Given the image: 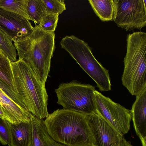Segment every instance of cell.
<instances>
[{
  "label": "cell",
  "mask_w": 146,
  "mask_h": 146,
  "mask_svg": "<svg viewBox=\"0 0 146 146\" xmlns=\"http://www.w3.org/2000/svg\"><path fill=\"white\" fill-rule=\"evenodd\" d=\"M27 10L30 21H33L35 25L39 24L46 14L42 0H29Z\"/></svg>",
  "instance_id": "cell-18"
},
{
  "label": "cell",
  "mask_w": 146,
  "mask_h": 146,
  "mask_svg": "<svg viewBox=\"0 0 146 146\" xmlns=\"http://www.w3.org/2000/svg\"><path fill=\"white\" fill-rule=\"evenodd\" d=\"M94 146V145H93V146Z\"/></svg>",
  "instance_id": "cell-27"
},
{
  "label": "cell",
  "mask_w": 146,
  "mask_h": 146,
  "mask_svg": "<svg viewBox=\"0 0 146 146\" xmlns=\"http://www.w3.org/2000/svg\"><path fill=\"white\" fill-rule=\"evenodd\" d=\"M11 64L19 94L27 109L39 119L47 117L48 95L45 84L23 59L11 61Z\"/></svg>",
  "instance_id": "cell-3"
},
{
  "label": "cell",
  "mask_w": 146,
  "mask_h": 146,
  "mask_svg": "<svg viewBox=\"0 0 146 146\" xmlns=\"http://www.w3.org/2000/svg\"><path fill=\"white\" fill-rule=\"evenodd\" d=\"M0 104L7 121L12 124L27 122L31 121V113L0 90Z\"/></svg>",
  "instance_id": "cell-12"
},
{
  "label": "cell",
  "mask_w": 146,
  "mask_h": 146,
  "mask_svg": "<svg viewBox=\"0 0 146 146\" xmlns=\"http://www.w3.org/2000/svg\"><path fill=\"white\" fill-rule=\"evenodd\" d=\"M95 146H116L122 135L97 113L86 115Z\"/></svg>",
  "instance_id": "cell-10"
},
{
  "label": "cell",
  "mask_w": 146,
  "mask_h": 146,
  "mask_svg": "<svg viewBox=\"0 0 146 146\" xmlns=\"http://www.w3.org/2000/svg\"><path fill=\"white\" fill-rule=\"evenodd\" d=\"M29 0H0V8L30 21L27 6Z\"/></svg>",
  "instance_id": "cell-17"
},
{
  "label": "cell",
  "mask_w": 146,
  "mask_h": 146,
  "mask_svg": "<svg viewBox=\"0 0 146 146\" xmlns=\"http://www.w3.org/2000/svg\"><path fill=\"white\" fill-rule=\"evenodd\" d=\"M44 123L49 134L58 143L67 146L95 145L86 115L58 109L49 114Z\"/></svg>",
  "instance_id": "cell-1"
},
{
  "label": "cell",
  "mask_w": 146,
  "mask_h": 146,
  "mask_svg": "<svg viewBox=\"0 0 146 146\" xmlns=\"http://www.w3.org/2000/svg\"><path fill=\"white\" fill-rule=\"evenodd\" d=\"M58 14H46L43 17L38 26L46 31L54 32L57 25Z\"/></svg>",
  "instance_id": "cell-20"
},
{
  "label": "cell",
  "mask_w": 146,
  "mask_h": 146,
  "mask_svg": "<svg viewBox=\"0 0 146 146\" xmlns=\"http://www.w3.org/2000/svg\"><path fill=\"white\" fill-rule=\"evenodd\" d=\"M117 145V146H133L130 141H127L125 139L123 135L121 137Z\"/></svg>",
  "instance_id": "cell-24"
},
{
  "label": "cell",
  "mask_w": 146,
  "mask_h": 146,
  "mask_svg": "<svg viewBox=\"0 0 146 146\" xmlns=\"http://www.w3.org/2000/svg\"><path fill=\"white\" fill-rule=\"evenodd\" d=\"M11 141L10 146H30L32 137L31 121L17 124L10 123Z\"/></svg>",
  "instance_id": "cell-14"
},
{
  "label": "cell",
  "mask_w": 146,
  "mask_h": 146,
  "mask_svg": "<svg viewBox=\"0 0 146 146\" xmlns=\"http://www.w3.org/2000/svg\"><path fill=\"white\" fill-rule=\"evenodd\" d=\"M34 29L29 20L0 8V30L12 41L27 36Z\"/></svg>",
  "instance_id": "cell-9"
},
{
  "label": "cell",
  "mask_w": 146,
  "mask_h": 146,
  "mask_svg": "<svg viewBox=\"0 0 146 146\" xmlns=\"http://www.w3.org/2000/svg\"><path fill=\"white\" fill-rule=\"evenodd\" d=\"M94 86L76 82L60 84L55 92L63 109L86 115L96 113Z\"/></svg>",
  "instance_id": "cell-6"
},
{
  "label": "cell",
  "mask_w": 146,
  "mask_h": 146,
  "mask_svg": "<svg viewBox=\"0 0 146 146\" xmlns=\"http://www.w3.org/2000/svg\"><path fill=\"white\" fill-rule=\"evenodd\" d=\"M0 79L13 92L19 95L13 75L11 61L0 50Z\"/></svg>",
  "instance_id": "cell-16"
},
{
  "label": "cell",
  "mask_w": 146,
  "mask_h": 146,
  "mask_svg": "<svg viewBox=\"0 0 146 146\" xmlns=\"http://www.w3.org/2000/svg\"><path fill=\"white\" fill-rule=\"evenodd\" d=\"M116 146H117V145H116Z\"/></svg>",
  "instance_id": "cell-26"
},
{
  "label": "cell",
  "mask_w": 146,
  "mask_h": 146,
  "mask_svg": "<svg viewBox=\"0 0 146 146\" xmlns=\"http://www.w3.org/2000/svg\"><path fill=\"white\" fill-rule=\"evenodd\" d=\"M0 88L11 99L27 109L19 95L13 92L0 79Z\"/></svg>",
  "instance_id": "cell-23"
},
{
  "label": "cell",
  "mask_w": 146,
  "mask_h": 146,
  "mask_svg": "<svg viewBox=\"0 0 146 146\" xmlns=\"http://www.w3.org/2000/svg\"><path fill=\"white\" fill-rule=\"evenodd\" d=\"M46 14H61L66 10L64 0H42Z\"/></svg>",
  "instance_id": "cell-21"
},
{
  "label": "cell",
  "mask_w": 146,
  "mask_h": 146,
  "mask_svg": "<svg viewBox=\"0 0 146 146\" xmlns=\"http://www.w3.org/2000/svg\"><path fill=\"white\" fill-rule=\"evenodd\" d=\"M0 50L7 56L11 61L14 62L17 60V54L14 44L0 30Z\"/></svg>",
  "instance_id": "cell-19"
},
{
  "label": "cell",
  "mask_w": 146,
  "mask_h": 146,
  "mask_svg": "<svg viewBox=\"0 0 146 146\" xmlns=\"http://www.w3.org/2000/svg\"><path fill=\"white\" fill-rule=\"evenodd\" d=\"M54 32L44 31L36 25L29 35L15 42L19 58L23 59L45 84L55 49Z\"/></svg>",
  "instance_id": "cell-2"
},
{
  "label": "cell",
  "mask_w": 146,
  "mask_h": 146,
  "mask_svg": "<svg viewBox=\"0 0 146 146\" xmlns=\"http://www.w3.org/2000/svg\"><path fill=\"white\" fill-rule=\"evenodd\" d=\"M0 118L7 121V119L2 107L0 104Z\"/></svg>",
  "instance_id": "cell-25"
},
{
  "label": "cell",
  "mask_w": 146,
  "mask_h": 146,
  "mask_svg": "<svg viewBox=\"0 0 146 146\" xmlns=\"http://www.w3.org/2000/svg\"></svg>",
  "instance_id": "cell-29"
},
{
  "label": "cell",
  "mask_w": 146,
  "mask_h": 146,
  "mask_svg": "<svg viewBox=\"0 0 146 146\" xmlns=\"http://www.w3.org/2000/svg\"><path fill=\"white\" fill-rule=\"evenodd\" d=\"M10 123L0 118V142L3 145H9L11 141Z\"/></svg>",
  "instance_id": "cell-22"
},
{
  "label": "cell",
  "mask_w": 146,
  "mask_h": 146,
  "mask_svg": "<svg viewBox=\"0 0 146 146\" xmlns=\"http://www.w3.org/2000/svg\"><path fill=\"white\" fill-rule=\"evenodd\" d=\"M126 41L121 81L131 95L136 96L146 88V33L129 34Z\"/></svg>",
  "instance_id": "cell-4"
},
{
  "label": "cell",
  "mask_w": 146,
  "mask_h": 146,
  "mask_svg": "<svg viewBox=\"0 0 146 146\" xmlns=\"http://www.w3.org/2000/svg\"><path fill=\"white\" fill-rule=\"evenodd\" d=\"M94 13L102 21H113L115 13L114 0H88Z\"/></svg>",
  "instance_id": "cell-15"
},
{
  "label": "cell",
  "mask_w": 146,
  "mask_h": 146,
  "mask_svg": "<svg viewBox=\"0 0 146 146\" xmlns=\"http://www.w3.org/2000/svg\"><path fill=\"white\" fill-rule=\"evenodd\" d=\"M32 137L30 146H67L55 141L48 133L44 120L31 115Z\"/></svg>",
  "instance_id": "cell-13"
},
{
  "label": "cell",
  "mask_w": 146,
  "mask_h": 146,
  "mask_svg": "<svg viewBox=\"0 0 146 146\" xmlns=\"http://www.w3.org/2000/svg\"><path fill=\"white\" fill-rule=\"evenodd\" d=\"M60 44L94 80L100 90L108 91L111 90L108 71L95 58L87 43L71 35L63 38Z\"/></svg>",
  "instance_id": "cell-5"
},
{
  "label": "cell",
  "mask_w": 146,
  "mask_h": 146,
  "mask_svg": "<svg viewBox=\"0 0 146 146\" xmlns=\"http://www.w3.org/2000/svg\"><path fill=\"white\" fill-rule=\"evenodd\" d=\"M113 21L126 31L141 30L146 26V0H114Z\"/></svg>",
  "instance_id": "cell-8"
},
{
  "label": "cell",
  "mask_w": 146,
  "mask_h": 146,
  "mask_svg": "<svg viewBox=\"0 0 146 146\" xmlns=\"http://www.w3.org/2000/svg\"><path fill=\"white\" fill-rule=\"evenodd\" d=\"M130 110L131 119L142 146H146V88L136 96Z\"/></svg>",
  "instance_id": "cell-11"
},
{
  "label": "cell",
  "mask_w": 146,
  "mask_h": 146,
  "mask_svg": "<svg viewBox=\"0 0 146 146\" xmlns=\"http://www.w3.org/2000/svg\"><path fill=\"white\" fill-rule=\"evenodd\" d=\"M94 100L96 113L121 135H123L128 132L131 120L130 110L96 90Z\"/></svg>",
  "instance_id": "cell-7"
},
{
  "label": "cell",
  "mask_w": 146,
  "mask_h": 146,
  "mask_svg": "<svg viewBox=\"0 0 146 146\" xmlns=\"http://www.w3.org/2000/svg\"><path fill=\"white\" fill-rule=\"evenodd\" d=\"M1 90V89L0 88V90Z\"/></svg>",
  "instance_id": "cell-28"
}]
</instances>
